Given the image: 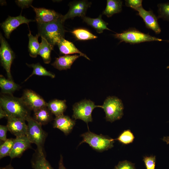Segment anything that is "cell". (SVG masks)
<instances>
[{
	"label": "cell",
	"instance_id": "obj_31",
	"mask_svg": "<svg viewBox=\"0 0 169 169\" xmlns=\"http://www.w3.org/2000/svg\"><path fill=\"white\" fill-rule=\"evenodd\" d=\"M158 8V18L169 21V3H159L157 5Z\"/></svg>",
	"mask_w": 169,
	"mask_h": 169
},
{
	"label": "cell",
	"instance_id": "obj_23",
	"mask_svg": "<svg viewBox=\"0 0 169 169\" xmlns=\"http://www.w3.org/2000/svg\"><path fill=\"white\" fill-rule=\"evenodd\" d=\"M0 87L2 93L12 95L16 90H18L20 86L13 80L6 79L3 76L0 75Z\"/></svg>",
	"mask_w": 169,
	"mask_h": 169
},
{
	"label": "cell",
	"instance_id": "obj_35",
	"mask_svg": "<svg viewBox=\"0 0 169 169\" xmlns=\"http://www.w3.org/2000/svg\"><path fill=\"white\" fill-rule=\"evenodd\" d=\"M8 129L6 125H0V140L4 141L7 140V133Z\"/></svg>",
	"mask_w": 169,
	"mask_h": 169
},
{
	"label": "cell",
	"instance_id": "obj_37",
	"mask_svg": "<svg viewBox=\"0 0 169 169\" xmlns=\"http://www.w3.org/2000/svg\"><path fill=\"white\" fill-rule=\"evenodd\" d=\"M59 169H67L64 165L63 158L61 155H60V159L59 163Z\"/></svg>",
	"mask_w": 169,
	"mask_h": 169
},
{
	"label": "cell",
	"instance_id": "obj_22",
	"mask_svg": "<svg viewBox=\"0 0 169 169\" xmlns=\"http://www.w3.org/2000/svg\"><path fill=\"white\" fill-rule=\"evenodd\" d=\"M65 100L54 99L47 103V107L52 114L56 117L63 115L67 106Z\"/></svg>",
	"mask_w": 169,
	"mask_h": 169
},
{
	"label": "cell",
	"instance_id": "obj_38",
	"mask_svg": "<svg viewBox=\"0 0 169 169\" xmlns=\"http://www.w3.org/2000/svg\"><path fill=\"white\" fill-rule=\"evenodd\" d=\"M4 117L7 118V115L5 111L0 107V119H1Z\"/></svg>",
	"mask_w": 169,
	"mask_h": 169
},
{
	"label": "cell",
	"instance_id": "obj_34",
	"mask_svg": "<svg viewBox=\"0 0 169 169\" xmlns=\"http://www.w3.org/2000/svg\"><path fill=\"white\" fill-rule=\"evenodd\" d=\"M142 0H125V4L128 7H130L133 9L142 6Z\"/></svg>",
	"mask_w": 169,
	"mask_h": 169
},
{
	"label": "cell",
	"instance_id": "obj_29",
	"mask_svg": "<svg viewBox=\"0 0 169 169\" xmlns=\"http://www.w3.org/2000/svg\"><path fill=\"white\" fill-rule=\"evenodd\" d=\"M14 139L11 138L7 140L0 145V159L9 156L12 150Z\"/></svg>",
	"mask_w": 169,
	"mask_h": 169
},
{
	"label": "cell",
	"instance_id": "obj_9",
	"mask_svg": "<svg viewBox=\"0 0 169 169\" xmlns=\"http://www.w3.org/2000/svg\"><path fill=\"white\" fill-rule=\"evenodd\" d=\"M20 98L25 106L29 110L34 111L47 106V103L42 97L31 90H25Z\"/></svg>",
	"mask_w": 169,
	"mask_h": 169
},
{
	"label": "cell",
	"instance_id": "obj_26",
	"mask_svg": "<svg viewBox=\"0 0 169 169\" xmlns=\"http://www.w3.org/2000/svg\"><path fill=\"white\" fill-rule=\"evenodd\" d=\"M28 34L29 38L28 45V52L30 56L33 58H36L38 55L40 44L38 40V37L40 36L38 34L36 36H33L31 33L30 30Z\"/></svg>",
	"mask_w": 169,
	"mask_h": 169
},
{
	"label": "cell",
	"instance_id": "obj_4",
	"mask_svg": "<svg viewBox=\"0 0 169 169\" xmlns=\"http://www.w3.org/2000/svg\"><path fill=\"white\" fill-rule=\"evenodd\" d=\"M81 136L83 140L79 145L83 143H86L97 151H103L114 146L115 140L108 136L96 134L90 131L84 133Z\"/></svg>",
	"mask_w": 169,
	"mask_h": 169
},
{
	"label": "cell",
	"instance_id": "obj_10",
	"mask_svg": "<svg viewBox=\"0 0 169 169\" xmlns=\"http://www.w3.org/2000/svg\"><path fill=\"white\" fill-rule=\"evenodd\" d=\"M91 4V3L87 0H79L71 2L69 4V9L67 13L62 18V21L69 18H73L76 17L81 18L85 16L87 9Z\"/></svg>",
	"mask_w": 169,
	"mask_h": 169
},
{
	"label": "cell",
	"instance_id": "obj_42",
	"mask_svg": "<svg viewBox=\"0 0 169 169\" xmlns=\"http://www.w3.org/2000/svg\"><path fill=\"white\" fill-rule=\"evenodd\" d=\"M165 41L169 42V40H165Z\"/></svg>",
	"mask_w": 169,
	"mask_h": 169
},
{
	"label": "cell",
	"instance_id": "obj_21",
	"mask_svg": "<svg viewBox=\"0 0 169 169\" xmlns=\"http://www.w3.org/2000/svg\"><path fill=\"white\" fill-rule=\"evenodd\" d=\"M33 112V119L41 125L47 124L52 120V114L47 106L40 108Z\"/></svg>",
	"mask_w": 169,
	"mask_h": 169
},
{
	"label": "cell",
	"instance_id": "obj_12",
	"mask_svg": "<svg viewBox=\"0 0 169 169\" xmlns=\"http://www.w3.org/2000/svg\"><path fill=\"white\" fill-rule=\"evenodd\" d=\"M134 10L138 12L137 14L142 18L147 28L152 30L156 34L161 33V30L158 22V18L151 10L146 11L142 6Z\"/></svg>",
	"mask_w": 169,
	"mask_h": 169
},
{
	"label": "cell",
	"instance_id": "obj_1",
	"mask_svg": "<svg viewBox=\"0 0 169 169\" xmlns=\"http://www.w3.org/2000/svg\"><path fill=\"white\" fill-rule=\"evenodd\" d=\"M0 105L6 112L7 117H16L26 121L30 116L29 110L20 98L16 97L9 94L3 95L0 98Z\"/></svg>",
	"mask_w": 169,
	"mask_h": 169
},
{
	"label": "cell",
	"instance_id": "obj_27",
	"mask_svg": "<svg viewBox=\"0 0 169 169\" xmlns=\"http://www.w3.org/2000/svg\"><path fill=\"white\" fill-rule=\"evenodd\" d=\"M26 64L29 67L33 68V71L31 74L29 75L25 80L24 82L28 80L29 78L33 75H36L39 76H48L52 78L55 77V75L50 71H48L39 63L28 64L27 63Z\"/></svg>",
	"mask_w": 169,
	"mask_h": 169
},
{
	"label": "cell",
	"instance_id": "obj_25",
	"mask_svg": "<svg viewBox=\"0 0 169 169\" xmlns=\"http://www.w3.org/2000/svg\"><path fill=\"white\" fill-rule=\"evenodd\" d=\"M122 2L120 0H107L105 8L102 14L110 17L115 14L121 12Z\"/></svg>",
	"mask_w": 169,
	"mask_h": 169
},
{
	"label": "cell",
	"instance_id": "obj_6",
	"mask_svg": "<svg viewBox=\"0 0 169 169\" xmlns=\"http://www.w3.org/2000/svg\"><path fill=\"white\" fill-rule=\"evenodd\" d=\"M102 108L105 112L106 121L111 122L120 119L123 115V103L115 96L107 97L102 105Z\"/></svg>",
	"mask_w": 169,
	"mask_h": 169
},
{
	"label": "cell",
	"instance_id": "obj_8",
	"mask_svg": "<svg viewBox=\"0 0 169 169\" xmlns=\"http://www.w3.org/2000/svg\"><path fill=\"white\" fill-rule=\"evenodd\" d=\"M0 42L1 65L5 70L8 79H12L10 69L12 63L15 58V54L1 33L0 35Z\"/></svg>",
	"mask_w": 169,
	"mask_h": 169
},
{
	"label": "cell",
	"instance_id": "obj_19",
	"mask_svg": "<svg viewBox=\"0 0 169 169\" xmlns=\"http://www.w3.org/2000/svg\"><path fill=\"white\" fill-rule=\"evenodd\" d=\"M33 169H54L46 158L44 152H40L37 150L31 161Z\"/></svg>",
	"mask_w": 169,
	"mask_h": 169
},
{
	"label": "cell",
	"instance_id": "obj_24",
	"mask_svg": "<svg viewBox=\"0 0 169 169\" xmlns=\"http://www.w3.org/2000/svg\"><path fill=\"white\" fill-rule=\"evenodd\" d=\"M38 55L42 58L44 62L46 64L49 63L51 60V53L54 47L47 41L42 37Z\"/></svg>",
	"mask_w": 169,
	"mask_h": 169
},
{
	"label": "cell",
	"instance_id": "obj_16",
	"mask_svg": "<svg viewBox=\"0 0 169 169\" xmlns=\"http://www.w3.org/2000/svg\"><path fill=\"white\" fill-rule=\"evenodd\" d=\"M75 121L69 117L64 115L56 117L53 123V127L62 131L65 135H68L72 130L75 125Z\"/></svg>",
	"mask_w": 169,
	"mask_h": 169
},
{
	"label": "cell",
	"instance_id": "obj_3",
	"mask_svg": "<svg viewBox=\"0 0 169 169\" xmlns=\"http://www.w3.org/2000/svg\"><path fill=\"white\" fill-rule=\"evenodd\" d=\"M26 121L28 128L26 136L31 143H34L37 146V150L38 151L44 152L43 147L47 133L43 130L42 125L30 116Z\"/></svg>",
	"mask_w": 169,
	"mask_h": 169
},
{
	"label": "cell",
	"instance_id": "obj_30",
	"mask_svg": "<svg viewBox=\"0 0 169 169\" xmlns=\"http://www.w3.org/2000/svg\"><path fill=\"white\" fill-rule=\"evenodd\" d=\"M135 137L130 130L124 131L116 139L120 143L124 145H128L132 143Z\"/></svg>",
	"mask_w": 169,
	"mask_h": 169
},
{
	"label": "cell",
	"instance_id": "obj_5",
	"mask_svg": "<svg viewBox=\"0 0 169 169\" xmlns=\"http://www.w3.org/2000/svg\"><path fill=\"white\" fill-rule=\"evenodd\" d=\"M114 37L119 39L120 42H124L131 44L153 41H161V39L143 33L135 28H131L120 33L114 34Z\"/></svg>",
	"mask_w": 169,
	"mask_h": 169
},
{
	"label": "cell",
	"instance_id": "obj_17",
	"mask_svg": "<svg viewBox=\"0 0 169 169\" xmlns=\"http://www.w3.org/2000/svg\"><path fill=\"white\" fill-rule=\"evenodd\" d=\"M80 55H65L57 58L51 65L59 70L70 69L74 61L78 58Z\"/></svg>",
	"mask_w": 169,
	"mask_h": 169
},
{
	"label": "cell",
	"instance_id": "obj_20",
	"mask_svg": "<svg viewBox=\"0 0 169 169\" xmlns=\"http://www.w3.org/2000/svg\"><path fill=\"white\" fill-rule=\"evenodd\" d=\"M82 18L84 22L95 29L98 33H102L104 30H110L107 27L108 23L102 19L101 14L96 18H91L85 16Z\"/></svg>",
	"mask_w": 169,
	"mask_h": 169
},
{
	"label": "cell",
	"instance_id": "obj_39",
	"mask_svg": "<svg viewBox=\"0 0 169 169\" xmlns=\"http://www.w3.org/2000/svg\"><path fill=\"white\" fill-rule=\"evenodd\" d=\"M162 140L167 144H169V136H164L162 139Z\"/></svg>",
	"mask_w": 169,
	"mask_h": 169
},
{
	"label": "cell",
	"instance_id": "obj_15",
	"mask_svg": "<svg viewBox=\"0 0 169 169\" xmlns=\"http://www.w3.org/2000/svg\"><path fill=\"white\" fill-rule=\"evenodd\" d=\"M31 144L26 136L16 137L9 156L11 159L20 157L26 150L31 147Z\"/></svg>",
	"mask_w": 169,
	"mask_h": 169
},
{
	"label": "cell",
	"instance_id": "obj_33",
	"mask_svg": "<svg viewBox=\"0 0 169 169\" xmlns=\"http://www.w3.org/2000/svg\"><path fill=\"white\" fill-rule=\"evenodd\" d=\"M114 169H136L134 164L127 160L120 161Z\"/></svg>",
	"mask_w": 169,
	"mask_h": 169
},
{
	"label": "cell",
	"instance_id": "obj_11",
	"mask_svg": "<svg viewBox=\"0 0 169 169\" xmlns=\"http://www.w3.org/2000/svg\"><path fill=\"white\" fill-rule=\"evenodd\" d=\"M31 7L35 13V19L37 24L46 23L62 19L63 15L54 10L35 8L32 5Z\"/></svg>",
	"mask_w": 169,
	"mask_h": 169
},
{
	"label": "cell",
	"instance_id": "obj_14",
	"mask_svg": "<svg viewBox=\"0 0 169 169\" xmlns=\"http://www.w3.org/2000/svg\"><path fill=\"white\" fill-rule=\"evenodd\" d=\"M7 126L8 131L16 137L26 136L28 125L24 120L13 116L7 117Z\"/></svg>",
	"mask_w": 169,
	"mask_h": 169
},
{
	"label": "cell",
	"instance_id": "obj_13",
	"mask_svg": "<svg viewBox=\"0 0 169 169\" xmlns=\"http://www.w3.org/2000/svg\"><path fill=\"white\" fill-rule=\"evenodd\" d=\"M33 21V20L28 19L20 14L15 17L8 16L1 24V26L5 33V36L9 38L11 33L20 25L26 23L28 26V23Z\"/></svg>",
	"mask_w": 169,
	"mask_h": 169
},
{
	"label": "cell",
	"instance_id": "obj_36",
	"mask_svg": "<svg viewBox=\"0 0 169 169\" xmlns=\"http://www.w3.org/2000/svg\"><path fill=\"white\" fill-rule=\"evenodd\" d=\"M33 0H18L15 1L16 4L22 9L29 7L32 6Z\"/></svg>",
	"mask_w": 169,
	"mask_h": 169
},
{
	"label": "cell",
	"instance_id": "obj_28",
	"mask_svg": "<svg viewBox=\"0 0 169 169\" xmlns=\"http://www.w3.org/2000/svg\"><path fill=\"white\" fill-rule=\"evenodd\" d=\"M78 40H85L95 39L97 38L87 30L84 28H77L71 32Z\"/></svg>",
	"mask_w": 169,
	"mask_h": 169
},
{
	"label": "cell",
	"instance_id": "obj_40",
	"mask_svg": "<svg viewBox=\"0 0 169 169\" xmlns=\"http://www.w3.org/2000/svg\"><path fill=\"white\" fill-rule=\"evenodd\" d=\"M0 169H14L12 166L10 164H9L6 166L2 167L0 168Z\"/></svg>",
	"mask_w": 169,
	"mask_h": 169
},
{
	"label": "cell",
	"instance_id": "obj_2",
	"mask_svg": "<svg viewBox=\"0 0 169 169\" xmlns=\"http://www.w3.org/2000/svg\"><path fill=\"white\" fill-rule=\"evenodd\" d=\"M62 19L51 23L38 24V34L53 47L64 38L66 31Z\"/></svg>",
	"mask_w": 169,
	"mask_h": 169
},
{
	"label": "cell",
	"instance_id": "obj_32",
	"mask_svg": "<svg viewBox=\"0 0 169 169\" xmlns=\"http://www.w3.org/2000/svg\"><path fill=\"white\" fill-rule=\"evenodd\" d=\"M143 161L146 169H155L156 161L155 156H145L143 158Z\"/></svg>",
	"mask_w": 169,
	"mask_h": 169
},
{
	"label": "cell",
	"instance_id": "obj_7",
	"mask_svg": "<svg viewBox=\"0 0 169 169\" xmlns=\"http://www.w3.org/2000/svg\"><path fill=\"white\" fill-rule=\"evenodd\" d=\"M96 107L102 108V106L95 105L90 100H83L73 105L72 117L75 120L80 119L88 124L92 121V113Z\"/></svg>",
	"mask_w": 169,
	"mask_h": 169
},
{
	"label": "cell",
	"instance_id": "obj_18",
	"mask_svg": "<svg viewBox=\"0 0 169 169\" xmlns=\"http://www.w3.org/2000/svg\"><path fill=\"white\" fill-rule=\"evenodd\" d=\"M59 48L60 53L61 54L67 55L69 54L78 53L87 59H90L84 54L80 51L74 44L66 39L62 38L57 44Z\"/></svg>",
	"mask_w": 169,
	"mask_h": 169
},
{
	"label": "cell",
	"instance_id": "obj_41",
	"mask_svg": "<svg viewBox=\"0 0 169 169\" xmlns=\"http://www.w3.org/2000/svg\"><path fill=\"white\" fill-rule=\"evenodd\" d=\"M167 69H168V68H169V66H167Z\"/></svg>",
	"mask_w": 169,
	"mask_h": 169
}]
</instances>
